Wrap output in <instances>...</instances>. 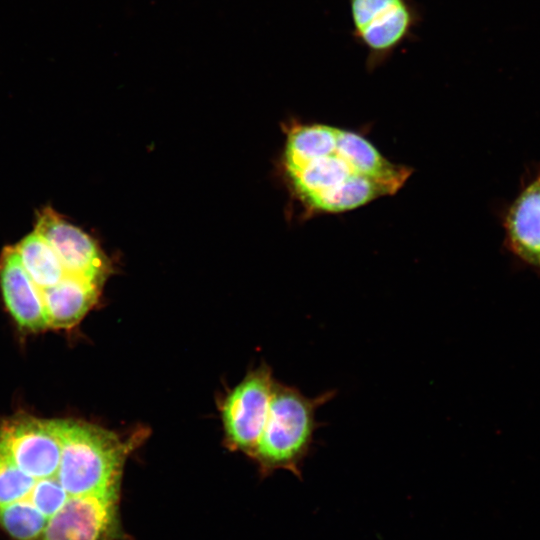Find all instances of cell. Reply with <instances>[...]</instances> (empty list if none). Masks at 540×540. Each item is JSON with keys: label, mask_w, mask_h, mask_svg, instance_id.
<instances>
[{"label": "cell", "mask_w": 540, "mask_h": 540, "mask_svg": "<svg viewBox=\"0 0 540 540\" xmlns=\"http://www.w3.org/2000/svg\"><path fill=\"white\" fill-rule=\"evenodd\" d=\"M0 453L36 480L56 476L61 458L57 420L27 415L1 420Z\"/></svg>", "instance_id": "5b68a950"}, {"label": "cell", "mask_w": 540, "mask_h": 540, "mask_svg": "<svg viewBox=\"0 0 540 540\" xmlns=\"http://www.w3.org/2000/svg\"><path fill=\"white\" fill-rule=\"evenodd\" d=\"M47 521L28 498L0 506V527L14 540H39Z\"/></svg>", "instance_id": "7c38bea8"}, {"label": "cell", "mask_w": 540, "mask_h": 540, "mask_svg": "<svg viewBox=\"0 0 540 540\" xmlns=\"http://www.w3.org/2000/svg\"><path fill=\"white\" fill-rule=\"evenodd\" d=\"M336 394L328 390L310 398L275 380L242 403L231 434L234 450L253 459L262 474L284 469L301 479L303 462L321 426L316 411Z\"/></svg>", "instance_id": "7a4b0ae2"}, {"label": "cell", "mask_w": 540, "mask_h": 540, "mask_svg": "<svg viewBox=\"0 0 540 540\" xmlns=\"http://www.w3.org/2000/svg\"><path fill=\"white\" fill-rule=\"evenodd\" d=\"M69 497L56 475L36 480L27 498L49 519Z\"/></svg>", "instance_id": "5bb4252c"}, {"label": "cell", "mask_w": 540, "mask_h": 540, "mask_svg": "<svg viewBox=\"0 0 540 540\" xmlns=\"http://www.w3.org/2000/svg\"><path fill=\"white\" fill-rule=\"evenodd\" d=\"M103 286L66 276L55 286L40 291L48 328H71L93 308Z\"/></svg>", "instance_id": "30bf717a"}, {"label": "cell", "mask_w": 540, "mask_h": 540, "mask_svg": "<svg viewBox=\"0 0 540 540\" xmlns=\"http://www.w3.org/2000/svg\"><path fill=\"white\" fill-rule=\"evenodd\" d=\"M61 458L57 478L69 496L120 493L125 461L139 437L123 439L100 426L57 420Z\"/></svg>", "instance_id": "3957f363"}, {"label": "cell", "mask_w": 540, "mask_h": 540, "mask_svg": "<svg viewBox=\"0 0 540 540\" xmlns=\"http://www.w3.org/2000/svg\"><path fill=\"white\" fill-rule=\"evenodd\" d=\"M119 502L120 493L70 496L39 540H124Z\"/></svg>", "instance_id": "8992f818"}, {"label": "cell", "mask_w": 540, "mask_h": 540, "mask_svg": "<svg viewBox=\"0 0 540 540\" xmlns=\"http://www.w3.org/2000/svg\"><path fill=\"white\" fill-rule=\"evenodd\" d=\"M354 36L368 52L371 68L383 63L417 23L416 9L408 0H349Z\"/></svg>", "instance_id": "277c9868"}, {"label": "cell", "mask_w": 540, "mask_h": 540, "mask_svg": "<svg viewBox=\"0 0 540 540\" xmlns=\"http://www.w3.org/2000/svg\"><path fill=\"white\" fill-rule=\"evenodd\" d=\"M504 226L511 251L540 270V174L515 199Z\"/></svg>", "instance_id": "9c48e42d"}, {"label": "cell", "mask_w": 540, "mask_h": 540, "mask_svg": "<svg viewBox=\"0 0 540 540\" xmlns=\"http://www.w3.org/2000/svg\"><path fill=\"white\" fill-rule=\"evenodd\" d=\"M14 248L39 291L55 286L68 276L54 248L37 231L27 234Z\"/></svg>", "instance_id": "8fae6325"}, {"label": "cell", "mask_w": 540, "mask_h": 540, "mask_svg": "<svg viewBox=\"0 0 540 540\" xmlns=\"http://www.w3.org/2000/svg\"><path fill=\"white\" fill-rule=\"evenodd\" d=\"M0 287L4 302L20 327L30 331L48 328L40 291L23 268L14 246L1 251Z\"/></svg>", "instance_id": "ba28073f"}, {"label": "cell", "mask_w": 540, "mask_h": 540, "mask_svg": "<svg viewBox=\"0 0 540 540\" xmlns=\"http://www.w3.org/2000/svg\"><path fill=\"white\" fill-rule=\"evenodd\" d=\"M35 482L0 453V506L27 498Z\"/></svg>", "instance_id": "4fadbf2b"}, {"label": "cell", "mask_w": 540, "mask_h": 540, "mask_svg": "<svg viewBox=\"0 0 540 540\" xmlns=\"http://www.w3.org/2000/svg\"><path fill=\"white\" fill-rule=\"evenodd\" d=\"M283 170L297 200L311 213H340L398 192L411 174L366 138L339 127L294 123Z\"/></svg>", "instance_id": "6da1fadb"}, {"label": "cell", "mask_w": 540, "mask_h": 540, "mask_svg": "<svg viewBox=\"0 0 540 540\" xmlns=\"http://www.w3.org/2000/svg\"><path fill=\"white\" fill-rule=\"evenodd\" d=\"M34 230L51 244L68 275L104 286L113 265L93 237L50 206L38 211Z\"/></svg>", "instance_id": "52a82bcc"}]
</instances>
